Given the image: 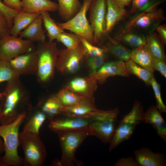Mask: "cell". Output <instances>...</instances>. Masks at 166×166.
<instances>
[{
	"mask_svg": "<svg viewBox=\"0 0 166 166\" xmlns=\"http://www.w3.org/2000/svg\"><path fill=\"white\" fill-rule=\"evenodd\" d=\"M3 92L0 111V123H11L20 115L30 108L29 96L19 79L7 82Z\"/></svg>",
	"mask_w": 166,
	"mask_h": 166,
	"instance_id": "6da1fadb",
	"label": "cell"
},
{
	"mask_svg": "<svg viewBox=\"0 0 166 166\" xmlns=\"http://www.w3.org/2000/svg\"><path fill=\"white\" fill-rule=\"evenodd\" d=\"M27 112L22 113L14 121L6 125H0V136L3 139L4 155L0 158V166H21L23 159L19 156V129L26 120Z\"/></svg>",
	"mask_w": 166,
	"mask_h": 166,
	"instance_id": "7a4b0ae2",
	"label": "cell"
},
{
	"mask_svg": "<svg viewBox=\"0 0 166 166\" xmlns=\"http://www.w3.org/2000/svg\"><path fill=\"white\" fill-rule=\"evenodd\" d=\"M36 51L38 59L36 76L40 83L45 84L53 77L59 50L55 42L44 41L38 42Z\"/></svg>",
	"mask_w": 166,
	"mask_h": 166,
	"instance_id": "3957f363",
	"label": "cell"
},
{
	"mask_svg": "<svg viewBox=\"0 0 166 166\" xmlns=\"http://www.w3.org/2000/svg\"><path fill=\"white\" fill-rule=\"evenodd\" d=\"M119 113L117 108L96 112L89 128L90 135L97 137L103 143H109L119 122L117 119Z\"/></svg>",
	"mask_w": 166,
	"mask_h": 166,
	"instance_id": "277c9868",
	"label": "cell"
},
{
	"mask_svg": "<svg viewBox=\"0 0 166 166\" xmlns=\"http://www.w3.org/2000/svg\"><path fill=\"white\" fill-rule=\"evenodd\" d=\"M62 150V156L57 165L60 166H79L81 164L75 157L77 149L85 139L90 135L89 129L61 132L57 134Z\"/></svg>",
	"mask_w": 166,
	"mask_h": 166,
	"instance_id": "5b68a950",
	"label": "cell"
},
{
	"mask_svg": "<svg viewBox=\"0 0 166 166\" xmlns=\"http://www.w3.org/2000/svg\"><path fill=\"white\" fill-rule=\"evenodd\" d=\"M19 140L24 155L23 165L42 166L46 158L47 152L39 134L23 131L19 133Z\"/></svg>",
	"mask_w": 166,
	"mask_h": 166,
	"instance_id": "8992f818",
	"label": "cell"
},
{
	"mask_svg": "<svg viewBox=\"0 0 166 166\" xmlns=\"http://www.w3.org/2000/svg\"><path fill=\"white\" fill-rule=\"evenodd\" d=\"M92 2V0H84L81 9L74 17L65 22L57 23L62 29L69 30L93 44V30L86 17Z\"/></svg>",
	"mask_w": 166,
	"mask_h": 166,
	"instance_id": "52a82bcc",
	"label": "cell"
},
{
	"mask_svg": "<svg viewBox=\"0 0 166 166\" xmlns=\"http://www.w3.org/2000/svg\"><path fill=\"white\" fill-rule=\"evenodd\" d=\"M36 49L32 42L8 35L0 38V60L9 62L18 55Z\"/></svg>",
	"mask_w": 166,
	"mask_h": 166,
	"instance_id": "ba28073f",
	"label": "cell"
},
{
	"mask_svg": "<svg viewBox=\"0 0 166 166\" xmlns=\"http://www.w3.org/2000/svg\"><path fill=\"white\" fill-rule=\"evenodd\" d=\"M85 50L81 44L73 49L59 50L56 68L63 74H73L79 69L84 57Z\"/></svg>",
	"mask_w": 166,
	"mask_h": 166,
	"instance_id": "9c48e42d",
	"label": "cell"
},
{
	"mask_svg": "<svg viewBox=\"0 0 166 166\" xmlns=\"http://www.w3.org/2000/svg\"><path fill=\"white\" fill-rule=\"evenodd\" d=\"M89 9V20L93 31V44L98 43L105 35L106 0L92 2Z\"/></svg>",
	"mask_w": 166,
	"mask_h": 166,
	"instance_id": "30bf717a",
	"label": "cell"
},
{
	"mask_svg": "<svg viewBox=\"0 0 166 166\" xmlns=\"http://www.w3.org/2000/svg\"><path fill=\"white\" fill-rule=\"evenodd\" d=\"M140 12L128 22L123 30H147L157 26L165 18L164 11L161 9Z\"/></svg>",
	"mask_w": 166,
	"mask_h": 166,
	"instance_id": "8fae6325",
	"label": "cell"
},
{
	"mask_svg": "<svg viewBox=\"0 0 166 166\" xmlns=\"http://www.w3.org/2000/svg\"><path fill=\"white\" fill-rule=\"evenodd\" d=\"M38 61L35 50L18 55L9 62L14 71L20 76L30 75L36 76Z\"/></svg>",
	"mask_w": 166,
	"mask_h": 166,
	"instance_id": "7c38bea8",
	"label": "cell"
},
{
	"mask_svg": "<svg viewBox=\"0 0 166 166\" xmlns=\"http://www.w3.org/2000/svg\"><path fill=\"white\" fill-rule=\"evenodd\" d=\"M66 117L55 118L50 121L49 128L57 134L65 132L89 129L91 120L82 117Z\"/></svg>",
	"mask_w": 166,
	"mask_h": 166,
	"instance_id": "4fadbf2b",
	"label": "cell"
},
{
	"mask_svg": "<svg viewBox=\"0 0 166 166\" xmlns=\"http://www.w3.org/2000/svg\"><path fill=\"white\" fill-rule=\"evenodd\" d=\"M128 77L125 62L120 60L105 63L94 74L89 76L97 82L103 83L110 77Z\"/></svg>",
	"mask_w": 166,
	"mask_h": 166,
	"instance_id": "5bb4252c",
	"label": "cell"
},
{
	"mask_svg": "<svg viewBox=\"0 0 166 166\" xmlns=\"http://www.w3.org/2000/svg\"><path fill=\"white\" fill-rule=\"evenodd\" d=\"M97 83L89 76L86 77H78L71 81L66 87L94 101L93 94L97 88Z\"/></svg>",
	"mask_w": 166,
	"mask_h": 166,
	"instance_id": "9a60e30c",
	"label": "cell"
},
{
	"mask_svg": "<svg viewBox=\"0 0 166 166\" xmlns=\"http://www.w3.org/2000/svg\"><path fill=\"white\" fill-rule=\"evenodd\" d=\"M135 159L142 166H163L165 165V156L163 154L154 152L149 148L143 147L134 152Z\"/></svg>",
	"mask_w": 166,
	"mask_h": 166,
	"instance_id": "2e32d148",
	"label": "cell"
},
{
	"mask_svg": "<svg viewBox=\"0 0 166 166\" xmlns=\"http://www.w3.org/2000/svg\"><path fill=\"white\" fill-rule=\"evenodd\" d=\"M161 113L156 106H151L144 113L143 122L151 125L162 139L166 141V124Z\"/></svg>",
	"mask_w": 166,
	"mask_h": 166,
	"instance_id": "e0dca14e",
	"label": "cell"
},
{
	"mask_svg": "<svg viewBox=\"0 0 166 166\" xmlns=\"http://www.w3.org/2000/svg\"><path fill=\"white\" fill-rule=\"evenodd\" d=\"M106 2L105 35L109 32L117 23L125 17L128 12L125 8L118 7L112 0H106Z\"/></svg>",
	"mask_w": 166,
	"mask_h": 166,
	"instance_id": "ac0fdd59",
	"label": "cell"
},
{
	"mask_svg": "<svg viewBox=\"0 0 166 166\" xmlns=\"http://www.w3.org/2000/svg\"><path fill=\"white\" fill-rule=\"evenodd\" d=\"M42 16L40 14L29 25L19 34V37L32 42L45 41V31L42 27Z\"/></svg>",
	"mask_w": 166,
	"mask_h": 166,
	"instance_id": "d6986e66",
	"label": "cell"
},
{
	"mask_svg": "<svg viewBox=\"0 0 166 166\" xmlns=\"http://www.w3.org/2000/svg\"><path fill=\"white\" fill-rule=\"evenodd\" d=\"M155 58L146 44L132 51L130 59L152 73L155 71L154 68Z\"/></svg>",
	"mask_w": 166,
	"mask_h": 166,
	"instance_id": "ffe728a7",
	"label": "cell"
},
{
	"mask_svg": "<svg viewBox=\"0 0 166 166\" xmlns=\"http://www.w3.org/2000/svg\"><path fill=\"white\" fill-rule=\"evenodd\" d=\"M22 10L31 13L58 11V4L51 0H22Z\"/></svg>",
	"mask_w": 166,
	"mask_h": 166,
	"instance_id": "44dd1931",
	"label": "cell"
},
{
	"mask_svg": "<svg viewBox=\"0 0 166 166\" xmlns=\"http://www.w3.org/2000/svg\"><path fill=\"white\" fill-rule=\"evenodd\" d=\"M38 109L51 121L59 115H61L64 106L56 95L50 96L45 100H41L38 105Z\"/></svg>",
	"mask_w": 166,
	"mask_h": 166,
	"instance_id": "7402d4cb",
	"label": "cell"
},
{
	"mask_svg": "<svg viewBox=\"0 0 166 166\" xmlns=\"http://www.w3.org/2000/svg\"><path fill=\"white\" fill-rule=\"evenodd\" d=\"M98 110L94 101L87 99L73 106L64 107L61 115L85 118Z\"/></svg>",
	"mask_w": 166,
	"mask_h": 166,
	"instance_id": "603a6c76",
	"label": "cell"
},
{
	"mask_svg": "<svg viewBox=\"0 0 166 166\" xmlns=\"http://www.w3.org/2000/svg\"><path fill=\"white\" fill-rule=\"evenodd\" d=\"M136 126L128 123L119 121L109 143V151L111 152L121 143L130 138Z\"/></svg>",
	"mask_w": 166,
	"mask_h": 166,
	"instance_id": "cb8c5ba5",
	"label": "cell"
},
{
	"mask_svg": "<svg viewBox=\"0 0 166 166\" xmlns=\"http://www.w3.org/2000/svg\"><path fill=\"white\" fill-rule=\"evenodd\" d=\"M40 13H31L20 11L14 17L10 34L17 37L19 33L26 28L40 15Z\"/></svg>",
	"mask_w": 166,
	"mask_h": 166,
	"instance_id": "d4e9b609",
	"label": "cell"
},
{
	"mask_svg": "<svg viewBox=\"0 0 166 166\" xmlns=\"http://www.w3.org/2000/svg\"><path fill=\"white\" fill-rule=\"evenodd\" d=\"M58 14L61 19L67 21L80 10L82 4L79 0H57Z\"/></svg>",
	"mask_w": 166,
	"mask_h": 166,
	"instance_id": "484cf974",
	"label": "cell"
},
{
	"mask_svg": "<svg viewBox=\"0 0 166 166\" xmlns=\"http://www.w3.org/2000/svg\"><path fill=\"white\" fill-rule=\"evenodd\" d=\"M115 40L130 47L135 48L146 44V37L133 30H123Z\"/></svg>",
	"mask_w": 166,
	"mask_h": 166,
	"instance_id": "4316f807",
	"label": "cell"
},
{
	"mask_svg": "<svg viewBox=\"0 0 166 166\" xmlns=\"http://www.w3.org/2000/svg\"><path fill=\"white\" fill-rule=\"evenodd\" d=\"M110 42L104 47L106 53H110L118 60L126 62L130 59L132 51L119 42L110 39Z\"/></svg>",
	"mask_w": 166,
	"mask_h": 166,
	"instance_id": "83f0119b",
	"label": "cell"
},
{
	"mask_svg": "<svg viewBox=\"0 0 166 166\" xmlns=\"http://www.w3.org/2000/svg\"><path fill=\"white\" fill-rule=\"evenodd\" d=\"M146 44L155 58L165 60L166 55L163 45L157 34L152 32L146 36Z\"/></svg>",
	"mask_w": 166,
	"mask_h": 166,
	"instance_id": "f1b7e54d",
	"label": "cell"
},
{
	"mask_svg": "<svg viewBox=\"0 0 166 166\" xmlns=\"http://www.w3.org/2000/svg\"><path fill=\"white\" fill-rule=\"evenodd\" d=\"M42 22L47 32L49 42H53L64 30L61 29L55 21L50 16L48 11H44L40 13Z\"/></svg>",
	"mask_w": 166,
	"mask_h": 166,
	"instance_id": "f546056e",
	"label": "cell"
},
{
	"mask_svg": "<svg viewBox=\"0 0 166 166\" xmlns=\"http://www.w3.org/2000/svg\"><path fill=\"white\" fill-rule=\"evenodd\" d=\"M125 65L129 74L134 75L143 81L146 85H150L151 80L154 77L153 73L137 64L131 59L125 62Z\"/></svg>",
	"mask_w": 166,
	"mask_h": 166,
	"instance_id": "4dcf8cb0",
	"label": "cell"
},
{
	"mask_svg": "<svg viewBox=\"0 0 166 166\" xmlns=\"http://www.w3.org/2000/svg\"><path fill=\"white\" fill-rule=\"evenodd\" d=\"M56 95L64 107L71 106L86 100L89 99L75 93L67 87L61 89Z\"/></svg>",
	"mask_w": 166,
	"mask_h": 166,
	"instance_id": "1f68e13d",
	"label": "cell"
},
{
	"mask_svg": "<svg viewBox=\"0 0 166 166\" xmlns=\"http://www.w3.org/2000/svg\"><path fill=\"white\" fill-rule=\"evenodd\" d=\"M46 118L45 114L39 109L35 110L28 119L23 131L39 134L40 128Z\"/></svg>",
	"mask_w": 166,
	"mask_h": 166,
	"instance_id": "d6a6232c",
	"label": "cell"
},
{
	"mask_svg": "<svg viewBox=\"0 0 166 166\" xmlns=\"http://www.w3.org/2000/svg\"><path fill=\"white\" fill-rule=\"evenodd\" d=\"M144 113L140 102L136 101L131 111L120 121L137 126L143 122Z\"/></svg>",
	"mask_w": 166,
	"mask_h": 166,
	"instance_id": "836d02e7",
	"label": "cell"
},
{
	"mask_svg": "<svg viewBox=\"0 0 166 166\" xmlns=\"http://www.w3.org/2000/svg\"><path fill=\"white\" fill-rule=\"evenodd\" d=\"M56 40L57 42L62 43L67 49L76 48L81 44L79 36L73 33L64 31L58 36Z\"/></svg>",
	"mask_w": 166,
	"mask_h": 166,
	"instance_id": "e575fe53",
	"label": "cell"
},
{
	"mask_svg": "<svg viewBox=\"0 0 166 166\" xmlns=\"http://www.w3.org/2000/svg\"><path fill=\"white\" fill-rule=\"evenodd\" d=\"M8 61L0 60V83L19 78Z\"/></svg>",
	"mask_w": 166,
	"mask_h": 166,
	"instance_id": "d590c367",
	"label": "cell"
},
{
	"mask_svg": "<svg viewBox=\"0 0 166 166\" xmlns=\"http://www.w3.org/2000/svg\"><path fill=\"white\" fill-rule=\"evenodd\" d=\"M81 43L85 48L86 56L100 57L106 55L105 49L93 45L84 38L79 36Z\"/></svg>",
	"mask_w": 166,
	"mask_h": 166,
	"instance_id": "8d00e7d4",
	"label": "cell"
},
{
	"mask_svg": "<svg viewBox=\"0 0 166 166\" xmlns=\"http://www.w3.org/2000/svg\"><path fill=\"white\" fill-rule=\"evenodd\" d=\"M150 85L152 87L156 99V108L161 113H166V106L161 97L160 86L154 77L152 79Z\"/></svg>",
	"mask_w": 166,
	"mask_h": 166,
	"instance_id": "74e56055",
	"label": "cell"
},
{
	"mask_svg": "<svg viewBox=\"0 0 166 166\" xmlns=\"http://www.w3.org/2000/svg\"><path fill=\"white\" fill-rule=\"evenodd\" d=\"M106 55L100 57H89L87 61L90 75L94 74L105 63Z\"/></svg>",
	"mask_w": 166,
	"mask_h": 166,
	"instance_id": "f35d334b",
	"label": "cell"
},
{
	"mask_svg": "<svg viewBox=\"0 0 166 166\" xmlns=\"http://www.w3.org/2000/svg\"><path fill=\"white\" fill-rule=\"evenodd\" d=\"M0 11L3 13L7 18L10 26L11 28L13 26L14 18L19 11L8 7L0 0Z\"/></svg>",
	"mask_w": 166,
	"mask_h": 166,
	"instance_id": "ab89813d",
	"label": "cell"
},
{
	"mask_svg": "<svg viewBox=\"0 0 166 166\" xmlns=\"http://www.w3.org/2000/svg\"><path fill=\"white\" fill-rule=\"evenodd\" d=\"M11 29L7 18L0 11V38L10 34Z\"/></svg>",
	"mask_w": 166,
	"mask_h": 166,
	"instance_id": "60d3db41",
	"label": "cell"
},
{
	"mask_svg": "<svg viewBox=\"0 0 166 166\" xmlns=\"http://www.w3.org/2000/svg\"><path fill=\"white\" fill-rule=\"evenodd\" d=\"M152 0H133L129 12L132 13L142 11Z\"/></svg>",
	"mask_w": 166,
	"mask_h": 166,
	"instance_id": "b9f144b4",
	"label": "cell"
},
{
	"mask_svg": "<svg viewBox=\"0 0 166 166\" xmlns=\"http://www.w3.org/2000/svg\"><path fill=\"white\" fill-rule=\"evenodd\" d=\"M115 166H140L135 158L132 157H123L114 164Z\"/></svg>",
	"mask_w": 166,
	"mask_h": 166,
	"instance_id": "7bdbcfd3",
	"label": "cell"
},
{
	"mask_svg": "<svg viewBox=\"0 0 166 166\" xmlns=\"http://www.w3.org/2000/svg\"><path fill=\"white\" fill-rule=\"evenodd\" d=\"M154 69L159 72L165 78H166V63L165 60L155 58Z\"/></svg>",
	"mask_w": 166,
	"mask_h": 166,
	"instance_id": "ee69618b",
	"label": "cell"
},
{
	"mask_svg": "<svg viewBox=\"0 0 166 166\" xmlns=\"http://www.w3.org/2000/svg\"><path fill=\"white\" fill-rule=\"evenodd\" d=\"M8 7L18 11L22 10L21 1L20 0H1Z\"/></svg>",
	"mask_w": 166,
	"mask_h": 166,
	"instance_id": "f6af8a7d",
	"label": "cell"
},
{
	"mask_svg": "<svg viewBox=\"0 0 166 166\" xmlns=\"http://www.w3.org/2000/svg\"><path fill=\"white\" fill-rule=\"evenodd\" d=\"M156 30L158 34V37L163 44H166V26L165 25L157 26Z\"/></svg>",
	"mask_w": 166,
	"mask_h": 166,
	"instance_id": "bcb514c9",
	"label": "cell"
},
{
	"mask_svg": "<svg viewBox=\"0 0 166 166\" xmlns=\"http://www.w3.org/2000/svg\"><path fill=\"white\" fill-rule=\"evenodd\" d=\"M118 7L121 8H125L133 0H112Z\"/></svg>",
	"mask_w": 166,
	"mask_h": 166,
	"instance_id": "7dc6e473",
	"label": "cell"
},
{
	"mask_svg": "<svg viewBox=\"0 0 166 166\" xmlns=\"http://www.w3.org/2000/svg\"><path fill=\"white\" fill-rule=\"evenodd\" d=\"M4 152V146L3 140L0 136V154Z\"/></svg>",
	"mask_w": 166,
	"mask_h": 166,
	"instance_id": "c3c4849f",
	"label": "cell"
},
{
	"mask_svg": "<svg viewBox=\"0 0 166 166\" xmlns=\"http://www.w3.org/2000/svg\"><path fill=\"white\" fill-rule=\"evenodd\" d=\"M3 98V92L0 93V111L1 110L2 100Z\"/></svg>",
	"mask_w": 166,
	"mask_h": 166,
	"instance_id": "681fc988",
	"label": "cell"
},
{
	"mask_svg": "<svg viewBox=\"0 0 166 166\" xmlns=\"http://www.w3.org/2000/svg\"><path fill=\"white\" fill-rule=\"evenodd\" d=\"M94 0H92V2H93V1H94Z\"/></svg>",
	"mask_w": 166,
	"mask_h": 166,
	"instance_id": "f907efd6",
	"label": "cell"
},
{
	"mask_svg": "<svg viewBox=\"0 0 166 166\" xmlns=\"http://www.w3.org/2000/svg\"><path fill=\"white\" fill-rule=\"evenodd\" d=\"M1 156H0V158H1Z\"/></svg>",
	"mask_w": 166,
	"mask_h": 166,
	"instance_id": "816d5d0a",
	"label": "cell"
}]
</instances>
